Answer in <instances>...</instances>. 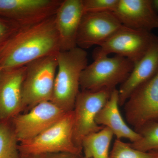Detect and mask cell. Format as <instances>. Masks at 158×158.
<instances>
[{
    "label": "cell",
    "instance_id": "cell-1",
    "mask_svg": "<svg viewBox=\"0 0 158 158\" xmlns=\"http://www.w3.org/2000/svg\"><path fill=\"white\" fill-rule=\"evenodd\" d=\"M60 51L54 15L23 27L16 32L0 49V68L2 70L19 68Z\"/></svg>",
    "mask_w": 158,
    "mask_h": 158
},
{
    "label": "cell",
    "instance_id": "cell-2",
    "mask_svg": "<svg viewBox=\"0 0 158 158\" xmlns=\"http://www.w3.org/2000/svg\"><path fill=\"white\" fill-rule=\"evenodd\" d=\"M58 69L51 101L65 112L73 111L80 90L82 71L88 65V54L77 47L57 54Z\"/></svg>",
    "mask_w": 158,
    "mask_h": 158
},
{
    "label": "cell",
    "instance_id": "cell-3",
    "mask_svg": "<svg viewBox=\"0 0 158 158\" xmlns=\"http://www.w3.org/2000/svg\"><path fill=\"white\" fill-rule=\"evenodd\" d=\"M19 150L21 158L60 152L80 156L82 151L77 146L74 138L73 111L65 113L35 138L19 142Z\"/></svg>",
    "mask_w": 158,
    "mask_h": 158
},
{
    "label": "cell",
    "instance_id": "cell-4",
    "mask_svg": "<svg viewBox=\"0 0 158 158\" xmlns=\"http://www.w3.org/2000/svg\"><path fill=\"white\" fill-rule=\"evenodd\" d=\"M23 81V111L40 103L51 101L58 69L56 55L40 58L26 65Z\"/></svg>",
    "mask_w": 158,
    "mask_h": 158
},
{
    "label": "cell",
    "instance_id": "cell-5",
    "mask_svg": "<svg viewBox=\"0 0 158 158\" xmlns=\"http://www.w3.org/2000/svg\"><path fill=\"white\" fill-rule=\"evenodd\" d=\"M94 59V62L88 65L81 74V90H114L117 85H121L126 80L135 65L128 59L118 55Z\"/></svg>",
    "mask_w": 158,
    "mask_h": 158
},
{
    "label": "cell",
    "instance_id": "cell-6",
    "mask_svg": "<svg viewBox=\"0 0 158 158\" xmlns=\"http://www.w3.org/2000/svg\"><path fill=\"white\" fill-rule=\"evenodd\" d=\"M156 37L151 32L122 26L94 50V59L113 53L125 57L135 64L145 55Z\"/></svg>",
    "mask_w": 158,
    "mask_h": 158
},
{
    "label": "cell",
    "instance_id": "cell-7",
    "mask_svg": "<svg viewBox=\"0 0 158 158\" xmlns=\"http://www.w3.org/2000/svg\"><path fill=\"white\" fill-rule=\"evenodd\" d=\"M113 90H81L78 94L73 110L74 138L75 144L82 151L84 138L104 127L97 124L95 118Z\"/></svg>",
    "mask_w": 158,
    "mask_h": 158
},
{
    "label": "cell",
    "instance_id": "cell-8",
    "mask_svg": "<svg viewBox=\"0 0 158 158\" xmlns=\"http://www.w3.org/2000/svg\"><path fill=\"white\" fill-rule=\"evenodd\" d=\"M66 113L52 102H44L25 113L18 114L11 119V123L19 142L35 138Z\"/></svg>",
    "mask_w": 158,
    "mask_h": 158
},
{
    "label": "cell",
    "instance_id": "cell-9",
    "mask_svg": "<svg viewBox=\"0 0 158 158\" xmlns=\"http://www.w3.org/2000/svg\"><path fill=\"white\" fill-rule=\"evenodd\" d=\"M124 104L126 118L136 131L158 119V72L135 89Z\"/></svg>",
    "mask_w": 158,
    "mask_h": 158
},
{
    "label": "cell",
    "instance_id": "cell-10",
    "mask_svg": "<svg viewBox=\"0 0 158 158\" xmlns=\"http://www.w3.org/2000/svg\"><path fill=\"white\" fill-rule=\"evenodd\" d=\"M62 0H0V16L22 26L54 16Z\"/></svg>",
    "mask_w": 158,
    "mask_h": 158
},
{
    "label": "cell",
    "instance_id": "cell-11",
    "mask_svg": "<svg viewBox=\"0 0 158 158\" xmlns=\"http://www.w3.org/2000/svg\"><path fill=\"white\" fill-rule=\"evenodd\" d=\"M122 26L113 12H85L78 32L77 47L85 50L99 46Z\"/></svg>",
    "mask_w": 158,
    "mask_h": 158
},
{
    "label": "cell",
    "instance_id": "cell-12",
    "mask_svg": "<svg viewBox=\"0 0 158 158\" xmlns=\"http://www.w3.org/2000/svg\"><path fill=\"white\" fill-rule=\"evenodd\" d=\"M25 66L0 74V123L11 120L23 111L22 86Z\"/></svg>",
    "mask_w": 158,
    "mask_h": 158
},
{
    "label": "cell",
    "instance_id": "cell-13",
    "mask_svg": "<svg viewBox=\"0 0 158 158\" xmlns=\"http://www.w3.org/2000/svg\"><path fill=\"white\" fill-rule=\"evenodd\" d=\"M84 13L83 0L62 1L55 15L60 51L77 47V36Z\"/></svg>",
    "mask_w": 158,
    "mask_h": 158
},
{
    "label": "cell",
    "instance_id": "cell-14",
    "mask_svg": "<svg viewBox=\"0 0 158 158\" xmlns=\"http://www.w3.org/2000/svg\"><path fill=\"white\" fill-rule=\"evenodd\" d=\"M113 14L123 26L151 32L158 28V13L152 0H119Z\"/></svg>",
    "mask_w": 158,
    "mask_h": 158
},
{
    "label": "cell",
    "instance_id": "cell-15",
    "mask_svg": "<svg viewBox=\"0 0 158 158\" xmlns=\"http://www.w3.org/2000/svg\"><path fill=\"white\" fill-rule=\"evenodd\" d=\"M158 72V37L157 36L145 55L134 65L130 75L118 90L119 106L124 105L138 87Z\"/></svg>",
    "mask_w": 158,
    "mask_h": 158
},
{
    "label": "cell",
    "instance_id": "cell-16",
    "mask_svg": "<svg viewBox=\"0 0 158 158\" xmlns=\"http://www.w3.org/2000/svg\"><path fill=\"white\" fill-rule=\"evenodd\" d=\"M118 90L114 89L110 98L97 115L95 121L100 126L109 128L116 139L127 138L132 143L141 138L139 133L128 126L119 110Z\"/></svg>",
    "mask_w": 158,
    "mask_h": 158
},
{
    "label": "cell",
    "instance_id": "cell-17",
    "mask_svg": "<svg viewBox=\"0 0 158 158\" xmlns=\"http://www.w3.org/2000/svg\"><path fill=\"white\" fill-rule=\"evenodd\" d=\"M113 133L104 127L97 132L86 136L82 143L85 158H109L110 148Z\"/></svg>",
    "mask_w": 158,
    "mask_h": 158
},
{
    "label": "cell",
    "instance_id": "cell-18",
    "mask_svg": "<svg viewBox=\"0 0 158 158\" xmlns=\"http://www.w3.org/2000/svg\"><path fill=\"white\" fill-rule=\"evenodd\" d=\"M11 120L0 123V158H21Z\"/></svg>",
    "mask_w": 158,
    "mask_h": 158
},
{
    "label": "cell",
    "instance_id": "cell-19",
    "mask_svg": "<svg viewBox=\"0 0 158 158\" xmlns=\"http://www.w3.org/2000/svg\"><path fill=\"white\" fill-rule=\"evenodd\" d=\"M136 132L141 138L130 143L132 147L145 152H158V119L144 125Z\"/></svg>",
    "mask_w": 158,
    "mask_h": 158
},
{
    "label": "cell",
    "instance_id": "cell-20",
    "mask_svg": "<svg viewBox=\"0 0 158 158\" xmlns=\"http://www.w3.org/2000/svg\"><path fill=\"white\" fill-rule=\"evenodd\" d=\"M109 158H158V152H145L134 148L129 143L116 139Z\"/></svg>",
    "mask_w": 158,
    "mask_h": 158
},
{
    "label": "cell",
    "instance_id": "cell-21",
    "mask_svg": "<svg viewBox=\"0 0 158 158\" xmlns=\"http://www.w3.org/2000/svg\"><path fill=\"white\" fill-rule=\"evenodd\" d=\"M119 0H83L85 12H112L115 11Z\"/></svg>",
    "mask_w": 158,
    "mask_h": 158
},
{
    "label": "cell",
    "instance_id": "cell-22",
    "mask_svg": "<svg viewBox=\"0 0 158 158\" xmlns=\"http://www.w3.org/2000/svg\"><path fill=\"white\" fill-rule=\"evenodd\" d=\"M23 27L15 22L0 16V49Z\"/></svg>",
    "mask_w": 158,
    "mask_h": 158
},
{
    "label": "cell",
    "instance_id": "cell-23",
    "mask_svg": "<svg viewBox=\"0 0 158 158\" xmlns=\"http://www.w3.org/2000/svg\"><path fill=\"white\" fill-rule=\"evenodd\" d=\"M80 156L69 153L60 152L43 155V158H78Z\"/></svg>",
    "mask_w": 158,
    "mask_h": 158
},
{
    "label": "cell",
    "instance_id": "cell-24",
    "mask_svg": "<svg viewBox=\"0 0 158 158\" xmlns=\"http://www.w3.org/2000/svg\"><path fill=\"white\" fill-rule=\"evenodd\" d=\"M152 4L154 9L158 13V0H152Z\"/></svg>",
    "mask_w": 158,
    "mask_h": 158
},
{
    "label": "cell",
    "instance_id": "cell-25",
    "mask_svg": "<svg viewBox=\"0 0 158 158\" xmlns=\"http://www.w3.org/2000/svg\"><path fill=\"white\" fill-rule=\"evenodd\" d=\"M23 158H43V155L29 156Z\"/></svg>",
    "mask_w": 158,
    "mask_h": 158
},
{
    "label": "cell",
    "instance_id": "cell-26",
    "mask_svg": "<svg viewBox=\"0 0 158 158\" xmlns=\"http://www.w3.org/2000/svg\"><path fill=\"white\" fill-rule=\"evenodd\" d=\"M2 69L0 68V74H1V72H2Z\"/></svg>",
    "mask_w": 158,
    "mask_h": 158
}]
</instances>
